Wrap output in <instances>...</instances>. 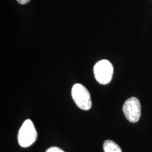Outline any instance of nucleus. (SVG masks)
I'll list each match as a JSON object with an SVG mask.
<instances>
[{
	"mask_svg": "<svg viewBox=\"0 0 152 152\" xmlns=\"http://www.w3.org/2000/svg\"><path fill=\"white\" fill-rule=\"evenodd\" d=\"M71 94L76 105L80 109L87 111L92 107V100L90 94L87 89L83 85L75 84L72 87Z\"/></svg>",
	"mask_w": 152,
	"mask_h": 152,
	"instance_id": "2",
	"label": "nucleus"
},
{
	"mask_svg": "<svg viewBox=\"0 0 152 152\" xmlns=\"http://www.w3.org/2000/svg\"><path fill=\"white\" fill-rule=\"evenodd\" d=\"M37 132L31 120H26L20 127L18 134V142L22 147H28L36 141Z\"/></svg>",
	"mask_w": 152,
	"mask_h": 152,
	"instance_id": "1",
	"label": "nucleus"
},
{
	"mask_svg": "<svg viewBox=\"0 0 152 152\" xmlns=\"http://www.w3.org/2000/svg\"><path fill=\"white\" fill-rule=\"evenodd\" d=\"M46 152H65V151H64L62 149H61L60 148L58 147H52L49 148V149L46 151Z\"/></svg>",
	"mask_w": 152,
	"mask_h": 152,
	"instance_id": "6",
	"label": "nucleus"
},
{
	"mask_svg": "<svg viewBox=\"0 0 152 152\" xmlns=\"http://www.w3.org/2000/svg\"><path fill=\"white\" fill-rule=\"evenodd\" d=\"M113 73V65L109 61L101 60L95 64L94 75L96 80L102 85H106L111 81Z\"/></svg>",
	"mask_w": 152,
	"mask_h": 152,
	"instance_id": "3",
	"label": "nucleus"
},
{
	"mask_svg": "<svg viewBox=\"0 0 152 152\" xmlns=\"http://www.w3.org/2000/svg\"><path fill=\"white\" fill-rule=\"evenodd\" d=\"M104 152H122L121 147L112 140H106L104 143Z\"/></svg>",
	"mask_w": 152,
	"mask_h": 152,
	"instance_id": "5",
	"label": "nucleus"
},
{
	"mask_svg": "<svg viewBox=\"0 0 152 152\" xmlns=\"http://www.w3.org/2000/svg\"><path fill=\"white\" fill-rule=\"evenodd\" d=\"M30 1V0H17V1L20 4H26L29 2Z\"/></svg>",
	"mask_w": 152,
	"mask_h": 152,
	"instance_id": "7",
	"label": "nucleus"
},
{
	"mask_svg": "<svg viewBox=\"0 0 152 152\" xmlns=\"http://www.w3.org/2000/svg\"><path fill=\"white\" fill-rule=\"evenodd\" d=\"M125 118L131 123H137L141 115V105L138 99L131 97L125 101L123 107Z\"/></svg>",
	"mask_w": 152,
	"mask_h": 152,
	"instance_id": "4",
	"label": "nucleus"
}]
</instances>
